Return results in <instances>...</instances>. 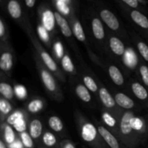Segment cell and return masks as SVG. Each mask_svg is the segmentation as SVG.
Segmentation results:
<instances>
[{"instance_id":"26","label":"cell","mask_w":148,"mask_h":148,"mask_svg":"<svg viewBox=\"0 0 148 148\" xmlns=\"http://www.w3.org/2000/svg\"><path fill=\"white\" fill-rule=\"evenodd\" d=\"M4 140L9 145L15 142V134L10 125H6L4 127Z\"/></svg>"},{"instance_id":"16","label":"cell","mask_w":148,"mask_h":148,"mask_svg":"<svg viewBox=\"0 0 148 148\" xmlns=\"http://www.w3.org/2000/svg\"><path fill=\"white\" fill-rule=\"evenodd\" d=\"M56 18H55L54 13L51 12L50 10L46 11L43 14V27L48 30L51 31L54 27V23Z\"/></svg>"},{"instance_id":"3","label":"cell","mask_w":148,"mask_h":148,"mask_svg":"<svg viewBox=\"0 0 148 148\" xmlns=\"http://www.w3.org/2000/svg\"><path fill=\"white\" fill-rule=\"evenodd\" d=\"M101 17L110 29L117 30L119 28V22L115 15L108 10H103L101 12Z\"/></svg>"},{"instance_id":"13","label":"cell","mask_w":148,"mask_h":148,"mask_svg":"<svg viewBox=\"0 0 148 148\" xmlns=\"http://www.w3.org/2000/svg\"><path fill=\"white\" fill-rule=\"evenodd\" d=\"M131 17L133 21L140 27L144 29H148V18L137 10H133L131 12Z\"/></svg>"},{"instance_id":"12","label":"cell","mask_w":148,"mask_h":148,"mask_svg":"<svg viewBox=\"0 0 148 148\" xmlns=\"http://www.w3.org/2000/svg\"><path fill=\"white\" fill-rule=\"evenodd\" d=\"M13 59L12 55L8 51H5L1 54L0 58V68L1 70L7 72L12 67Z\"/></svg>"},{"instance_id":"29","label":"cell","mask_w":148,"mask_h":148,"mask_svg":"<svg viewBox=\"0 0 148 148\" xmlns=\"http://www.w3.org/2000/svg\"><path fill=\"white\" fill-rule=\"evenodd\" d=\"M83 82L86 88H88L89 90L92 91V92H95L98 90V85H97L96 82L90 76H85L83 77Z\"/></svg>"},{"instance_id":"2","label":"cell","mask_w":148,"mask_h":148,"mask_svg":"<svg viewBox=\"0 0 148 148\" xmlns=\"http://www.w3.org/2000/svg\"><path fill=\"white\" fill-rule=\"evenodd\" d=\"M98 133L109 148H121L118 140L103 126L98 127Z\"/></svg>"},{"instance_id":"1","label":"cell","mask_w":148,"mask_h":148,"mask_svg":"<svg viewBox=\"0 0 148 148\" xmlns=\"http://www.w3.org/2000/svg\"><path fill=\"white\" fill-rule=\"evenodd\" d=\"M98 130L92 123L86 122L81 130V137L84 141L96 147L95 143L98 137Z\"/></svg>"},{"instance_id":"35","label":"cell","mask_w":148,"mask_h":148,"mask_svg":"<svg viewBox=\"0 0 148 148\" xmlns=\"http://www.w3.org/2000/svg\"><path fill=\"white\" fill-rule=\"evenodd\" d=\"M140 72L143 82L146 86L148 87V66L145 64L141 65L140 67Z\"/></svg>"},{"instance_id":"45","label":"cell","mask_w":148,"mask_h":148,"mask_svg":"<svg viewBox=\"0 0 148 148\" xmlns=\"http://www.w3.org/2000/svg\"><path fill=\"white\" fill-rule=\"evenodd\" d=\"M147 130H148V126H147Z\"/></svg>"},{"instance_id":"31","label":"cell","mask_w":148,"mask_h":148,"mask_svg":"<svg viewBox=\"0 0 148 148\" xmlns=\"http://www.w3.org/2000/svg\"><path fill=\"white\" fill-rule=\"evenodd\" d=\"M137 49L143 59L148 62V46L145 42L140 41L137 43Z\"/></svg>"},{"instance_id":"27","label":"cell","mask_w":148,"mask_h":148,"mask_svg":"<svg viewBox=\"0 0 148 148\" xmlns=\"http://www.w3.org/2000/svg\"><path fill=\"white\" fill-rule=\"evenodd\" d=\"M43 108V102L39 99L33 100L29 103L27 106V110L30 113H37L38 111H40Z\"/></svg>"},{"instance_id":"14","label":"cell","mask_w":148,"mask_h":148,"mask_svg":"<svg viewBox=\"0 0 148 148\" xmlns=\"http://www.w3.org/2000/svg\"><path fill=\"white\" fill-rule=\"evenodd\" d=\"M132 90L138 99L145 101L148 99V91L139 82H134L132 84Z\"/></svg>"},{"instance_id":"5","label":"cell","mask_w":148,"mask_h":148,"mask_svg":"<svg viewBox=\"0 0 148 148\" xmlns=\"http://www.w3.org/2000/svg\"><path fill=\"white\" fill-rule=\"evenodd\" d=\"M54 15L56 23H57L59 27H60V30L63 36L66 38L71 37L73 33H72V30L69 27V25L68 24L67 21L66 20V19L62 17L59 12H54Z\"/></svg>"},{"instance_id":"6","label":"cell","mask_w":148,"mask_h":148,"mask_svg":"<svg viewBox=\"0 0 148 148\" xmlns=\"http://www.w3.org/2000/svg\"><path fill=\"white\" fill-rule=\"evenodd\" d=\"M116 103L117 105L125 109H131L134 106V102L132 99L122 92H119L115 95Z\"/></svg>"},{"instance_id":"33","label":"cell","mask_w":148,"mask_h":148,"mask_svg":"<svg viewBox=\"0 0 148 148\" xmlns=\"http://www.w3.org/2000/svg\"><path fill=\"white\" fill-rule=\"evenodd\" d=\"M102 119L103 120V121L105 122V124L106 125H108V127H115L116 124V119L111 115L110 114L107 112H104L102 114Z\"/></svg>"},{"instance_id":"38","label":"cell","mask_w":148,"mask_h":148,"mask_svg":"<svg viewBox=\"0 0 148 148\" xmlns=\"http://www.w3.org/2000/svg\"><path fill=\"white\" fill-rule=\"evenodd\" d=\"M55 51H56V54H57V56H59V58L63 57V47H62V44H61L59 42H57V43L55 44Z\"/></svg>"},{"instance_id":"19","label":"cell","mask_w":148,"mask_h":148,"mask_svg":"<svg viewBox=\"0 0 148 148\" xmlns=\"http://www.w3.org/2000/svg\"><path fill=\"white\" fill-rule=\"evenodd\" d=\"M40 56H41L42 60L44 62L46 66L51 71H52V72H56L57 71V65H56V62L52 59V57L49 55V53L44 51H42L40 52Z\"/></svg>"},{"instance_id":"40","label":"cell","mask_w":148,"mask_h":148,"mask_svg":"<svg viewBox=\"0 0 148 148\" xmlns=\"http://www.w3.org/2000/svg\"><path fill=\"white\" fill-rule=\"evenodd\" d=\"M57 5L59 7V9H60L62 11L64 12L65 13H67L68 12V9L67 7H66V5H65L64 3L63 2V1H59L57 3Z\"/></svg>"},{"instance_id":"30","label":"cell","mask_w":148,"mask_h":148,"mask_svg":"<svg viewBox=\"0 0 148 148\" xmlns=\"http://www.w3.org/2000/svg\"><path fill=\"white\" fill-rule=\"evenodd\" d=\"M12 109L11 104L5 98L0 99V111L3 114H8Z\"/></svg>"},{"instance_id":"24","label":"cell","mask_w":148,"mask_h":148,"mask_svg":"<svg viewBox=\"0 0 148 148\" xmlns=\"http://www.w3.org/2000/svg\"><path fill=\"white\" fill-rule=\"evenodd\" d=\"M42 140L45 146L48 147H52L55 146L57 143V140L56 137L53 134L49 132H46L44 133L42 137Z\"/></svg>"},{"instance_id":"44","label":"cell","mask_w":148,"mask_h":148,"mask_svg":"<svg viewBox=\"0 0 148 148\" xmlns=\"http://www.w3.org/2000/svg\"><path fill=\"white\" fill-rule=\"evenodd\" d=\"M36 0H25V3L28 7H33L34 6Z\"/></svg>"},{"instance_id":"18","label":"cell","mask_w":148,"mask_h":148,"mask_svg":"<svg viewBox=\"0 0 148 148\" xmlns=\"http://www.w3.org/2000/svg\"><path fill=\"white\" fill-rule=\"evenodd\" d=\"M8 11L12 17L14 19L20 18L22 14L21 7L15 0H11L8 4Z\"/></svg>"},{"instance_id":"43","label":"cell","mask_w":148,"mask_h":148,"mask_svg":"<svg viewBox=\"0 0 148 148\" xmlns=\"http://www.w3.org/2000/svg\"><path fill=\"white\" fill-rule=\"evenodd\" d=\"M5 33V27H4V23L1 20H0V37H3Z\"/></svg>"},{"instance_id":"32","label":"cell","mask_w":148,"mask_h":148,"mask_svg":"<svg viewBox=\"0 0 148 148\" xmlns=\"http://www.w3.org/2000/svg\"><path fill=\"white\" fill-rule=\"evenodd\" d=\"M23 114H22L20 111H15L13 114H12L10 116L7 118V123H8L9 125L10 126H14L17 121L20 119H21L22 118H23Z\"/></svg>"},{"instance_id":"20","label":"cell","mask_w":148,"mask_h":148,"mask_svg":"<svg viewBox=\"0 0 148 148\" xmlns=\"http://www.w3.org/2000/svg\"><path fill=\"white\" fill-rule=\"evenodd\" d=\"M49 125L52 130L56 132H60L63 130L64 124L60 118L56 116H52L49 119Z\"/></svg>"},{"instance_id":"41","label":"cell","mask_w":148,"mask_h":148,"mask_svg":"<svg viewBox=\"0 0 148 148\" xmlns=\"http://www.w3.org/2000/svg\"><path fill=\"white\" fill-rule=\"evenodd\" d=\"M24 145H23L22 142L17 141V142H14L13 143L12 145H10V148H23Z\"/></svg>"},{"instance_id":"8","label":"cell","mask_w":148,"mask_h":148,"mask_svg":"<svg viewBox=\"0 0 148 148\" xmlns=\"http://www.w3.org/2000/svg\"><path fill=\"white\" fill-rule=\"evenodd\" d=\"M40 76L46 89L50 92H55L56 90V85L52 75L47 70L42 69Z\"/></svg>"},{"instance_id":"25","label":"cell","mask_w":148,"mask_h":148,"mask_svg":"<svg viewBox=\"0 0 148 148\" xmlns=\"http://www.w3.org/2000/svg\"><path fill=\"white\" fill-rule=\"evenodd\" d=\"M62 65L63 69L66 72L72 73L75 71V66L72 59L68 55H64L62 59Z\"/></svg>"},{"instance_id":"17","label":"cell","mask_w":148,"mask_h":148,"mask_svg":"<svg viewBox=\"0 0 148 148\" xmlns=\"http://www.w3.org/2000/svg\"><path fill=\"white\" fill-rule=\"evenodd\" d=\"M75 92L81 101L85 103H89L91 101L90 93L85 85H78L75 89Z\"/></svg>"},{"instance_id":"37","label":"cell","mask_w":148,"mask_h":148,"mask_svg":"<svg viewBox=\"0 0 148 148\" xmlns=\"http://www.w3.org/2000/svg\"><path fill=\"white\" fill-rule=\"evenodd\" d=\"M38 32L39 36H40V38L43 40H49V34H48V30L45 28L44 27H42V26H39L38 28Z\"/></svg>"},{"instance_id":"22","label":"cell","mask_w":148,"mask_h":148,"mask_svg":"<svg viewBox=\"0 0 148 148\" xmlns=\"http://www.w3.org/2000/svg\"><path fill=\"white\" fill-rule=\"evenodd\" d=\"M130 125L134 131L140 133L144 132L145 126V122L143 119L134 116L130 121Z\"/></svg>"},{"instance_id":"4","label":"cell","mask_w":148,"mask_h":148,"mask_svg":"<svg viewBox=\"0 0 148 148\" xmlns=\"http://www.w3.org/2000/svg\"><path fill=\"white\" fill-rule=\"evenodd\" d=\"M134 116L132 112H126L121 117L120 121V131L124 137H129L132 132V128L130 125V121Z\"/></svg>"},{"instance_id":"42","label":"cell","mask_w":148,"mask_h":148,"mask_svg":"<svg viewBox=\"0 0 148 148\" xmlns=\"http://www.w3.org/2000/svg\"><path fill=\"white\" fill-rule=\"evenodd\" d=\"M62 148H75V146L74 144H72L71 142H64L62 143Z\"/></svg>"},{"instance_id":"28","label":"cell","mask_w":148,"mask_h":148,"mask_svg":"<svg viewBox=\"0 0 148 148\" xmlns=\"http://www.w3.org/2000/svg\"><path fill=\"white\" fill-rule=\"evenodd\" d=\"M20 138H21V142L24 147L25 148H33L34 146L33 140L30 134L27 132H23L20 134Z\"/></svg>"},{"instance_id":"7","label":"cell","mask_w":148,"mask_h":148,"mask_svg":"<svg viewBox=\"0 0 148 148\" xmlns=\"http://www.w3.org/2000/svg\"><path fill=\"white\" fill-rule=\"evenodd\" d=\"M99 96L102 103L105 107L108 108H114L116 105V101L111 94L109 93L106 88H101L99 90Z\"/></svg>"},{"instance_id":"10","label":"cell","mask_w":148,"mask_h":148,"mask_svg":"<svg viewBox=\"0 0 148 148\" xmlns=\"http://www.w3.org/2000/svg\"><path fill=\"white\" fill-rule=\"evenodd\" d=\"M111 51L117 56H122L125 52V46L123 42L116 37H111L109 40Z\"/></svg>"},{"instance_id":"9","label":"cell","mask_w":148,"mask_h":148,"mask_svg":"<svg viewBox=\"0 0 148 148\" xmlns=\"http://www.w3.org/2000/svg\"><path fill=\"white\" fill-rule=\"evenodd\" d=\"M108 73H109L110 77L111 78L115 85H118V86H121L124 84V77H123L121 71L116 66H114V65L110 66L108 67Z\"/></svg>"},{"instance_id":"23","label":"cell","mask_w":148,"mask_h":148,"mask_svg":"<svg viewBox=\"0 0 148 148\" xmlns=\"http://www.w3.org/2000/svg\"><path fill=\"white\" fill-rule=\"evenodd\" d=\"M72 33L79 41L84 42L86 39L83 27L79 22L77 21L76 23H75L73 25V29H72Z\"/></svg>"},{"instance_id":"34","label":"cell","mask_w":148,"mask_h":148,"mask_svg":"<svg viewBox=\"0 0 148 148\" xmlns=\"http://www.w3.org/2000/svg\"><path fill=\"white\" fill-rule=\"evenodd\" d=\"M26 127H27V126H26V121L25 120L24 117L22 118L21 119L19 120V121H17L14 126H13L14 130H15L17 132H20V133H23L25 132L26 128H27Z\"/></svg>"},{"instance_id":"21","label":"cell","mask_w":148,"mask_h":148,"mask_svg":"<svg viewBox=\"0 0 148 148\" xmlns=\"http://www.w3.org/2000/svg\"><path fill=\"white\" fill-rule=\"evenodd\" d=\"M0 92L5 99H12L14 96V90L10 84L7 82L0 83Z\"/></svg>"},{"instance_id":"15","label":"cell","mask_w":148,"mask_h":148,"mask_svg":"<svg viewBox=\"0 0 148 148\" xmlns=\"http://www.w3.org/2000/svg\"><path fill=\"white\" fill-rule=\"evenodd\" d=\"M43 126L42 123L38 119H33L30 124V134L32 138L37 140L42 134Z\"/></svg>"},{"instance_id":"39","label":"cell","mask_w":148,"mask_h":148,"mask_svg":"<svg viewBox=\"0 0 148 148\" xmlns=\"http://www.w3.org/2000/svg\"><path fill=\"white\" fill-rule=\"evenodd\" d=\"M124 2L127 3L129 6L133 7V8H136L138 6V2L137 0H122Z\"/></svg>"},{"instance_id":"11","label":"cell","mask_w":148,"mask_h":148,"mask_svg":"<svg viewBox=\"0 0 148 148\" xmlns=\"http://www.w3.org/2000/svg\"><path fill=\"white\" fill-rule=\"evenodd\" d=\"M92 29L94 36L98 40H102L105 37L103 25L98 18H94L92 21Z\"/></svg>"},{"instance_id":"36","label":"cell","mask_w":148,"mask_h":148,"mask_svg":"<svg viewBox=\"0 0 148 148\" xmlns=\"http://www.w3.org/2000/svg\"><path fill=\"white\" fill-rule=\"evenodd\" d=\"M14 92H15L16 95L20 98H25L26 95H27V91L23 85H17L14 88Z\"/></svg>"}]
</instances>
